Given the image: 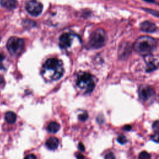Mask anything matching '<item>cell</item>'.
<instances>
[{
    "label": "cell",
    "instance_id": "cell-18",
    "mask_svg": "<svg viewBox=\"0 0 159 159\" xmlns=\"http://www.w3.org/2000/svg\"><path fill=\"white\" fill-rule=\"evenodd\" d=\"M152 128H153V129L155 131H156V132H158L159 124H158V120H156V121L153 124Z\"/></svg>",
    "mask_w": 159,
    "mask_h": 159
},
{
    "label": "cell",
    "instance_id": "cell-19",
    "mask_svg": "<svg viewBox=\"0 0 159 159\" xmlns=\"http://www.w3.org/2000/svg\"><path fill=\"white\" fill-rule=\"evenodd\" d=\"M4 58H5L4 56L2 54H1V53H0V69L4 68L3 64H2V61H3V60H4Z\"/></svg>",
    "mask_w": 159,
    "mask_h": 159
},
{
    "label": "cell",
    "instance_id": "cell-7",
    "mask_svg": "<svg viewBox=\"0 0 159 159\" xmlns=\"http://www.w3.org/2000/svg\"><path fill=\"white\" fill-rule=\"evenodd\" d=\"M26 11L32 16H38L43 10V5L37 0H30L25 4Z\"/></svg>",
    "mask_w": 159,
    "mask_h": 159
},
{
    "label": "cell",
    "instance_id": "cell-22",
    "mask_svg": "<svg viewBox=\"0 0 159 159\" xmlns=\"http://www.w3.org/2000/svg\"><path fill=\"white\" fill-rule=\"evenodd\" d=\"M131 129H132V127H131V125H125V126H124V127H123V129H124V130H127V131L130 130Z\"/></svg>",
    "mask_w": 159,
    "mask_h": 159
},
{
    "label": "cell",
    "instance_id": "cell-3",
    "mask_svg": "<svg viewBox=\"0 0 159 159\" xmlns=\"http://www.w3.org/2000/svg\"><path fill=\"white\" fill-rule=\"evenodd\" d=\"M76 85L85 93H91L95 86L94 77L87 72H80L76 78Z\"/></svg>",
    "mask_w": 159,
    "mask_h": 159
},
{
    "label": "cell",
    "instance_id": "cell-9",
    "mask_svg": "<svg viewBox=\"0 0 159 159\" xmlns=\"http://www.w3.org/2000/svg\"><path fill=\"white\" fill-rule=\"evenodd\" d=\"M144 60L146 63V71L147 72H151L157 69L158 65V59L157 57L147 54L145 55Z\"/></svg>",
    "mask_w": 159,
    "mask_h": 159
},
{
    "label": "cell",
    "instance_id": "cell-17",
    "mask_svg": "<svg viewBox=\"0 0 159 159\" xmlns=\"http://www.w3.org/2000/svg\"><path fill=\"white\" fill-rule=\"evenodd\" d=\"M88 117V114L87 112H84L81 114H80L79 116H78V118L80 119V120H86V119Z\"/></svg>",
    "mask_w": 159,
    "mask_h": 159
},
{
    "label": "cell",
    "instance_id": "cell-13",
    "mask_svg": "<svg viewBox=\"0 0 159 159\" xmlns=\"http://www.w3.org/2000/svg\"><path fill=\"white\" fill-rule=\"evenodd\" d=\"M16 114L12 111H9L5 114V120L9 124H14L16 121Z\"/></svg>",
    "mask_w": 159,
    "mask_h": 159
},
{
    "label": "cell",
    "instance_id": "cell-14",
    "mask_svg": "<svg viewBox=\"0 0 159 159\" xmlns=\"http://www.w3.org/2000/svg\"><path fill=\"white\" fill-rule=\"evenodd\" d=\"M60 129V125L56 122H51L47 126V130L51 133H56Z\"/></svg>",
    "mask_w": 159,
    "mask_h": 159
},
{
    "label": "cell",
    "instance_id": "cell-24",
    "mask_svg": "<svg viewBox=\"0 0 159 159\" xmlns=\"http://www.w3.org/2000/svg\"><path fill=\"white\" fill-rule=\"evenodd\" d=\"M78 147H79V148L81 150V151H84V146L82 145V143H79V146H78Z\"/></svg>",
    "mask_w": 159,
    "mask_h": 159
},
{
    "label": "cell",
    "instance_id": "cell-12",
    "mask_svg": "<svg viewBox=\"0 0 159 159\" xmlns=\"http://www.w3.org/2000/svg\"><path fill=\"white\" fill-rule=\"evenodd\" d=\"M46 146L50 150L56 149L59 144V141L57 138L55 137H50L46 142Z\"/></svg>",
    "mask_w": 159,
    "mask_h": 159
},
{
    "label": "cell",
    "instance_id": "cell-8",
    "mask_svg": "<svg viewBox=\"0 0 159 159\" xmlns=\"http://www.w3.org/2000/svg\"><path fill=\"white\" fill-rule=\"evenodd\" d=\"M155 95L153 88L148 85L143 84L139 89V96L142 101H147Z\"/></svg>",
    "mask_w": 159,
    "mask_h": 159
},
{
    "label": "cell",
    "instance_id": "cell-2",
    "mask_svg": "<svg viewBox=\"0 0 159 159\" xmlns=\"http://www.w3.org/2000/svg\"><path fill=\"white\" fill-rule=\"evenodd\" d=\"M157 46L155 39L149 36H142L137 39L134 44L136 52L142 55H147L152 52Z\"/></svg>",
    "mask_w": 159,
    "mask_h": 159
},
{
    "label": "cell",
    "instance_id": "cell-16",
    "mask_svg": "<svg viewBox=\"0 0 159 159\" xmlns=\"http://www.w3.org/2000/svg\"><path fill=\"white\" fill-rule=\"evenodd\" d=\"M117 140L119 143H120V144H124L127 142V139L125 136L124 135H119L118 136L117 139Z\"/></svg>",
    "mask_w": 159,
    "mask_h": 159
},
{
    "label": "cell",
    "instance_id": "cell-10",
    "mask_svg": "<svg viewBox=\"0 0 159 159\" xmlns=\"http://www.w3.org/2000/svg\"><path fill=\"white\" fill-rule=\"evenodd\" d=\"M140 29L145 32H153L156 30L157 29V26L156 25L150 21L146 20L141 23L140 24Z\"/></svg>",
    "mask_w": 159,
    "mask_h": 159
},
{
    "label": "cell",
    "instance_id": "cell-4",
    "mask_svg": "<svg viewBox=\"0 0 159 159\" xmlns=\"http://www.w3.org/2000/svg\"><path fill=\"white\" fill-rule=\"evenodd\" d=\"M106 40V34L105 31L102 29H98L91 34L88 45L91 48L98 49L104 46Z\"/></svg>",
    "mask_w": 159,
    "mask_h": 159
},
{
    "label": "cell",
    "instance_id": "cell-11",
    "mask_svg": "<svg viewBox=\"0 0 159 159\" xmlns=\"http://www.w3.org/2000/svg\"><path fill=\"white\" fill-rule=\"evenodd\" d=\"M0 4L2 7L8 9H14L17 5L16 0H0Z\"/></svg>",
    "mask_w": 159,
    "mask_h": 159
},
{
    "label": "cell",
    "instance_id": "cell-20",
    "mask_svg": "<svg viewBox=\"0 0 159 159\" xmlns=\"http://www.w3.org/2000/svg\"><path fill=\"white\" fill-rule=\"evenodd\" d=\"M152 139L154 140L156 142H158V132H156L153 136H152Z\"/></svg>",
    "mask_w": 159,
    "mask_h": 159
},
{
    "label": "cell",
    "instance_id": "cell-25",
    "mask_svg": "<svg viewBox=\"0 0 159 159\" xmlns=\"http://www.w3.org/2000/svg\"><path fill=\"white\" fill-rule=\"evenodd\" d=\"M4 82V78L2 76H0V84Z\"/></svg>",
    "mask_w": 159,
    "mask_h": 159
},
{
    "label": "cell",
    "instance_id": "cell-21",
    "mask_svg": "<svg viewBox=\"0 0 159 159\" xmlns=\"http://www.w3.org/2000/svg\"><path fill=\"white\" fill-rule=\"evenodd\" d=\"M105 158H115V157H114V155H113V153H107L106 156H105Z\"/></svg>",
    "mask_w": 159,
    "mask_h": 159
},
{
    "label": "cell",
    "instance_id": "cell-26",
    "mask_svg": "<svg viewBox=\"0 0 159 159\" xmlns=\"http://www.w3.org/2000/svg\"><path fill=\"white\" fill-rule=\"evenodd\" d=\"M146 2H155V1L154 0H143Z\"/></svg>",
    "mask_w": 159,
    "mask_h": 159
},
{
    "label": "cell",
    "instance_id": "cell-23",
    "mask_svg": "<svg viewBox=\"0 0 159 159\" xmlns=\"http://www.w3.org/2000/svg\"><path fill=\"white\" fill-rule=\"evenodd\" d=\"M25 158H29V159H34V158H36V157L33 154H30V155H29L26 156Z\"/></svg>",
    "mask_w": 159,
    "mask_h": 159
},
{
    "label": "cell",
    "instance_id": "cell-1",
    "mask_svg": "<svg viewBox=\"0 0 159 159\" xmlns=\"http://www.w3.org/2000/svg\"><path fill=\"white\" fill-rule=\"evenodd\" d=\"M63 61L56 58L47 59L42 66V76L48 81L58 80L63 76Z\"/></svg>",
    "mask_w": 159,
    "mask_h": 159
},
{
    "label": "cell",
    "instance_id": "cell-15",
    "mask_svg": "<svg viewBox=\"0 0 159 159\" xmlns=\"http://www.w3.org/2000/svg\"><path fill=\"white\" fill-rule=\"evenodd\" d=\"M139 157L141 159H148L150 157V155L147 152H142L139 154Z\"/></svg>",
    "mask_w": 159,
    "mask_h": 159
},
{
    "label": "cell",
    "instance_id": "cell-5",
    "mask_svg": "<svg viewBox=\"0 0 159 159\" xmlns=\"http://www.w3.org/2000/svg\"><path fill=\"white\" fill-rule=\"evenodd\" d=\"M24 47L25 43L24 40L17 37H11L6 43L8 52L11 55L14 56L20 55L23 52Z\"/></svg>",
    "mask_w": 159,
    "mask_h": 159
},
{
    "label": "cell",
    "instance_id": "cell-6",
    "mask_svg": "<svg viewBox=\"0 0 159 159\" xmlns=\"http://www.w3.org/2000/svg\"><path fill=\"white\" fill-rule=\"evenodd\" d=\"M81 39L76 34L70 32L63 34L59 38V46L61 49L69 50L75 44H80Z\"/></svg>",
    "mask_w": 159,
    "mask_h": 159
}]
</instances>
